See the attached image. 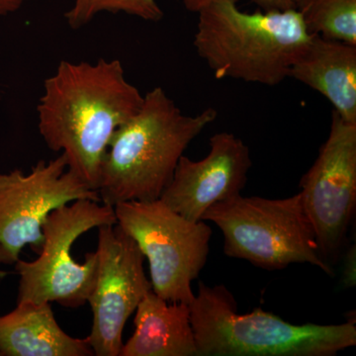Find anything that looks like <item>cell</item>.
I'll use <instances>...</instances> for the list:
<instances>
[{
	"mask_svg": "<svg viewBox=\"0 0 356 356\" xmlns=\"http://www.w3.org/2000/svg\"><path fill=\"white\" fill-rule=\"evenodd\" d=\"M144 95L126 79L119 60H62L44 81L37 113L47 146L97 191L103 159L115 132L139 111Z\"/></svg>",
	"mask_w": 356,
	"mask_h": 356,
	"instance_id": "1",
	"label": "cell"
},
{
	"mask_svg": "<svg viewBox=\"0 0 356 356\" xmlns=\"http://www.w3.org/2000/svg\"><path fill=\"white\" fill-rule=\"evenodd\" d=\"M217 116L212 107L194 116L184 114L165 89L149 90L139 111L110 142L97 188L102 202L114 207L158 200L192 140Z\"/></svg>",
	"mask_w": 356,
	"mask_h": 356,
	"instance_id": "2",
	"label": "cell"
},
{
	"mask_svg": "<svg viewBox=\"0 0 356 356\" xmlns=\"http://www.w3.org/2000/svg\"><path fill=\"white\" fill-rule=\"evenodd\" d=\"M240 0H213L198 13L193 44L218 79L275 86L311 39L297 8L243 13Z\"/></svg>",
	"mask_w": 356,
	"mask_h": 356,
	"instance_id": "3",
	"label": "cell"
},
{
	"mask_svg": "<svg viewBox=\"0 0 356 356\" xmlns=\"http://www.w3.org/2000/svg\"><path fill=\"white\" fill-rule=\"evenodd\" d=\"M191 318L197 356H332L356 344L355 321L294 325L261 308L238 314L224 285L199 282Z\"/></svg>",
	"mask_w": 356,
	"mask_h": 356,
	"instance_id": "4",
	"label": "cell"
},
{
	"mask_svg": "<svg viewBox=\"0 0 356 356\" xmlns=\"http://www.w3.org/2000/svg\"><path fill=\"white\" fill-rule=\"evenodd\" d=\"M202 220L221 229L229 257L267 270L309 264L327 275L334 274L321 254L300 193L285 199L240 194L211 206Z\"/></svg>",
	"mask_w": 356,
	"mask_h": 356,
	"instance_id": "5",
	"label": "cell"
},
{
	"mask_svg": "<svg viewBox=\"0 0 356 356\" xmlns=\"http://www.w3.org/2000/svg\"><path fill=\"white\" fill-rule=\"evenodd\" d=\"M117 224L114 207L79 199L60 206L47 218L44 242L34 261L18 259L17 304L56 303L79 308L88 303L97 276V254L88 252L83 264L76 261L72 248L79 236L95 228Z\"/></svg>",
	"mask_w": 356,
	"mask_h": 356,
	"instance_id": "6",
	"label": "cell"
},
{
	"mask_svg": "<svg viewBox=\"0 0 356 356\" xmlns=\"http://www.w3.org/2000/svg\"><path fill=\"white\" fill-rule=\"evenodd\" d=\"M117 225L135 241L149 261L152 290L168 302L191 305L192 281L207 262L212 229L191 221L161 199L114 206Z\"/></svg>",
	"mask_w": 356,
	"mask_h": 356,
	"instance_id": "7",
	"label": "cell"
},
{
	"mask_svg": "<svg viewBox=\"0 0 356 356\" xmlns=\"http://www.w3.org/2000/svg\"><path fill=\"white\" fill-rule=\"evenodd\" d=\"M79 199L102 202L97 191L70 172L62 154L38 161L29 173L14 170L0 175V264L14 266L25 245L38 254L47 218Z\"/></svg>",
	"mask_w": 356,
	"mask_h": 356,
	"instance_id": "8",
	"label": "cell"
},
{
	"mask_svg": "<svg viewBox=\"0 0 356 356\" xmlns=\"http://www.w3.org/2000/svg\"><path fill=\"white\" fill-rule=\"evenodd\" d=\"M300 187L321 254L331 264L343 248L355 215L356 123L332 111L329 137Z\"/></svg>",
	"mask_w": 356,
	"mask_h": 356,
	"instance_id": "9",
	"label": "cell"
},
{
	"mask_svg": "<svg viewBox=\"0 0 356 356\" xmlns=\"http://www.w3.org/2000/svg\"><path fill=\"white\" fill-rule=\"evenodd\" d=\"M98 267L88 302L93 314L89 346L97 356H120L128 318L152 290L145 273V257L118 225L98 228Z\"/></svg>",
	"mask_w": 356,
	"mask_h": 356,
	"instance_id": "10",
	"label": "cell"
},
{
	"mask_svg": "<svg viewBox=\"0 0 356 356\" xmlns=\"http://www.w3.org/2000/svg\"><path fill=\"white\" fill-rule=\"evenodd\" d=\"M200 161L184 156L161 198L178 214L202 221L211 206L240 195L252 168L250 147L234 134H215Z\"/></svg>",
	"mask_w": 356,
	"mask_h": 356,
	"instance_id": "11",
	"label": "cell"
},
{
	"mask_svg": "<svg viewBox=\"0 0 356 356\" xmlns=\"http://www.w3.org/2000/svg\"><path fill=\"white\" fill-rule=\"evenodd\" d=\"M289 77L318 91L344 120L356 123V46L312 36Z\"/></svg>",
	"mask_w": 356,
	"mask_h": 356,
	"instance_id": "12",
	"label": "cell"
},
{
	"mask_svg": "<svg viewBox=\"0 0 356 356\" xmlns=\"http://www.w3.org/2000/svg\"><path fill=\"white\" fill-rule=\"evenodd\" d=\"M86 339L63 331L51 303L17 304L0 316V356H92Z\"/></svg>",
	"mask_w": 356,
	"mask_h": 356,
	"instance_id": "13",
	"label": "cell"
},
{
	"mask_svg": "<svg viewBox=\"0 0 356 356\" xmlns=\"http://www.w3.org/2000/svg\"><path fill=\"white\" fill-rule=\"evenodd\" d=\"M135 313V331L120 356H197L191 305L166 301L151 290Z\"/></svg>",
	"mask_w": 356,
	"mask_h": 356,
	"instance_id": "14",
	"label": "cell"
},
{
	"mask_svg": "<svg viewBox=\"0 0 356 356\" xmlns=\"http://www.w3.org/2000/svg\"><path fill=\"white\" fill-rule=\"evenodd\" d=\"M297 9L311 36L356 46V0H305Z\"/></svg>",
	"mask_w": 356,
	"mask_h": 356,
	"instance_id": "15",
	"label": "cell"
},
{
	"mask_svg": "<svg viewBox=\"0 0 356 356\" xmlns=\"http://www.w3.org/2000/svg\"><path fill=\"white\" fill-rule=\"evenodd\" d=\"M104 13H125L151 22L163 18V9L156 0H74L65 18L72 29L77 30Z\"/></svg>",
	"mask_w": 356,
	"mask_h": 356,
	"instance_id": "16",
	"label": "cell"
},
{
	"mask_svg": "<svg viewBox=\"0 0 356 356\" xmlns=\"http://www.w3.org/2000/svg\"><path fill=\"white\" fill-rule=\"evenodd\" d=\"M181 1L186 10L198 13L213 0H181ZM252 1L264 10L295 8L294 4L290 0H252Z\"/></svg>",
	"mask_w": 356,
	"mask_h": 356,
	"instance_id": "17",
	"label": "cell"
},
{
	"mask_svg": "<svg viewBox=\"0 0 356 356\" xmlns=\"http://www.w3.org/2000/svg\"><path fill=\"white\" fill-rule=\"evenodd\" d=\"M341 282L343 286L350 289L356 285V248L355 245H351L343 257V273Z\"/></svg>",
	"mask_w": 356,
	"mask_h": 356,
	"instance_id": "18",
	"label": "cell"
},
{
	"mask_svg": "<svg viewBox=\"0 0 356 356\" xmlns=\"http://www.w3.org/2000/svg\"><path fill=\"white\" fill-rule=\"evenodd\" d=\"M36 0H0V17L16 13L28 2Z\"/></svg>",
	"mask_w": 356,
	"mask_h": 356,
	"instance_id": "19",
	"label": "cell"
},
{
	"mask_svg": "<svg viewBox=\"0 0 356 356\" xmlns=\"http://www.w3.org/2000/svg\"><path fill=\"white\" fill-rule=\"evenodd\" d=\"M293 4H294L295 8H298L302 3H303L305 0H290Z\"/></svg>",
	"mask_w": 356,
	"mask_h": 356,
	"instance_id": "20",
	"label": "cell"
},
{
	"mask_svg": "<svg viewBox=\"0 0 356 356\" xmlns=\"http://www.w3.org/2000/svg\"><path fill=\"white\" fill-rule=\"evenodd\" d=\"M6 275V273L4 271H0V277H2V276Z\"/></svg>",
	"mask_w": 356,
	"mask_h": 356,
	"instance_id": "21",
	"label": "cell"
}]
</instances>
